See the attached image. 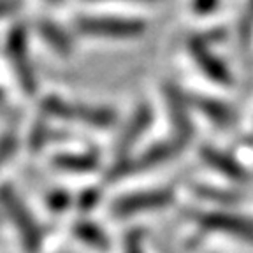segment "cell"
<instances>
[{"label":"cell","instance_id":"1","mask_svg":"<svg viewBox=\"0 0 253 253\" xmlns=\"http://www.w3.org/2000/svg\"><path fill=\"white\" fill-rule=\"evenodd\" d=\"M44 118H55L62 122H78L91 126V128H111L118 116L116 111L104 106H88V104L67 102L58 95H47L41 102Z\"/></svg>","mask_w":253,"mask_h":253},{"label":"cell","instance_id":"2","mask_svg":"<svg viewBox=\"0 0 253 253\" xmlns=\"http://www.w3.org/2000/svg\"><path fill=\"white\" fill-rule=\"evenodd\" d=\"M5 58L16 83L25 95H34L37 91V74L32 63L30 42H28V28L23 23H16L9 28L4 42Z\"/></svg>","mask_w":253,"mask_h":253},{"label":"cell","instance_id":"3","mask_svg":"<svg viewBox=\"0 0 253 253\" xmlns=\"http://www.w3.org/2000/svg\"><path fill=\"white\" fill-rule=\"evenodd\" d=\"M0 208L4 210L7 220L12 223L18 236H20L21 246L27 253H37L42 245V230L39 221L27 208L20 194L12 188L9 183L0 185Z\"/></svg>","mask_w":253,"mask_h":253},{"label":"cell","instance_id":"4","mask_svg":"<svg viewBox=\"0 0 253 253\" xmlns=\"http://www.w3.org/2000/svg\"><path fill=\"white\" fill-rule=\"evenodd\" d=\"M148 25L135 18L113 16H81L76 20V30L88 37L104 39H135L146 32Z\"/></svg>","mask_w":253,"mask_h":253},{"label":"cell","instance_id":"5","mask_svg":"<svg viewBox=\"0 0 253 253\" xmlns=\"http://www.w3.org/2000/svg\"><path fill=\"white\" fill-rule=\"evenodd\" d=\"M185 146H186L185 142L172 135V139L157 142V144L150 146L148 150H144L137 158L116 160V164L107 172V179H118L123 178V176H128V174L141 172V170H146L151 169V167L160 166V164H166L167 160H172V158L178 157L185 150Z\"/></svg>","mask_w":253,"mask_h":253},{"label":"cell","instance_id":"6","mask_svg":"<svg viewBox=\"0 0 253 253\" xmlns=\"http://www.w3.org/2000/svg\"><path fill=\"white\" fill-rule=\"evenodd\" d=\"M174 202V192L169 188H155V190H142L134 194L123 195L116 199L111 206V214L118 218L134 216L146 211L164 210Z\"/></svg>","mask_w":253,"mask_h":253},{"label":"cell","instance_id":"7","mask_svg":"<svg viewBox=\"0 0 253 253\" xmlns=\"http://www.w3.org/2000/svg\"><path fill=\"white\" fill-rule=\"evenodd\" d=\"M194 220L202 229L229 234L253 246V220L230 213H216V211L194 214Z\"/></svg>","mask_w":253,"mask_h":253},{"label":"cell","instance_id":"8","mask_svg":"<svg viewBox=\"0 0 253 253\" xmlns=\"http://www.w3.org/2000/svg\"><path fill=\"white\" fill-rule=\"evenodd\" d=\"M188 53L206 78H210L211 81L221 84V86H230L232 84V74H230L227 63L218 58V55L208 46L206 41L197 39V37L190 39Z\"/></svg>","mask_w":253,"mask_h":253},{"label":"cell","instance_id":"9","mask_svg":"<svg viewBox=\"0 0 253 253\" xmlns=\"http://www.w3.org/2000/svg\"><path fill=\"white\" fill-rule=\"evenodd\" d=\"M164 95H166V104L174 126V137H178L179 141L188 144L194 137V123H192V116H190L192 106L188 102V97L185 91H181L174 84H166Z\"/></svg>","mask_w":253,"mask_h":253},{"label":"cell","instance_id":"10","mask_svg":"<svg viewBox=\"0 0 253 253\" xmlns=\"http://www.w3.org/2000/svg\"><path fill=\"white\" fill-rule=\"evenodd\" d=\"M151 122H153V111L148 104H141L137 109L134 111V115L130 116L126 126L118 137V144H116V155L118 160H125L130 158V151L135 148L139 139L150 130Z\"/></svg>","mask_w":253,"mask_h":253},{"label":"cell","instance_id":"11","mask_svg":"<svg viewBox=\"0 0 253 253\" xmlns=\"http://www.w3.org/2000/svg\"><path fill=\"white\" fill-rule=\"evenodd\" d=\"M188 102L192 106V109H197L204 118H208L210 122L216 123L220 126H229L236 120V113L229 104L216 100L213 97H206V95H194L186 93Z\"/></svg>","mask_w":253,"mask_h":253},{"label":"cell","instance_id":"12","mask_svg":"<svg viewBox=\"0 0 253 253\" xmlns=\"http://www.w3.org/2000/svg\"><path fill=\"white\" fill-rule=\"evenodd\" d=\"M201 158L204 160V164L214 169L216 172H220L221 176L232 179V181H245L248 178L246 169L237 162L236 158L230 157L225 151L218 150L213 146H202L201 148Z\"/></svg>","mask_w":253,"mask_h":253},{"label":"cell","instance_id":"13","mask_svg":"<svg viewBox=\"0 0 253 253\" xmlns=\"http://www.w3.org/2000/svg\"><path fill=\"white\" fill-rule=\"evenodd\" d=\"M36 28L39 37L44 41V44L53 53L63 56V58H67L69 55H72V51H74L72 37L60 23H56L53 20H39Z\"/></svg>","mask_w":253,"mask_h":253},{"label":"cell","instance_id":"14","mask_svg":"<svg viewBox=\"0 0 253 253\" xmlns=\"http://www.w3.org/2000/svg\"><path fill=\"white\" fill-rule=\"evenodd\" d=\"M51 166L62 172L86 174L93 172L100 166V158L95 151H81V153H58L51 158Z\"/></svg>","mask_w":253,"mask_h":253},{"label":"cell","instance_id":"15","mask_svg":"<svg viewBox=\"0 0 253 253\" xmlns=\"http://www.w3.org/2000/svg\"><path fill=\"white\" fill-rule=\"evenodd\" d=\"M72 232H74V236L78 237L79 241L95 250L109 248V239H107L106 232L90 220H78L74 223V227H72Z\"/></svg>","mask_w":253,"mask_h":253},{"label":"cell","instance_id":"16","mask_svg":"<svg viewBox=\"0 0 253 253\" xmlns=\"http://www.w3.org/2000/svg\"><path fill=\"white\" fill-rule=\"evenodd\" d=\"M49 141H51V126H49V123L46 122L44 116H41L30 128L27 141L28 150L32 153H39V151H42L49 144Z\"/></svg>","mask_w":253,"mask_h":253},{"label":"cell","instance_id":"17","mask_svg":"<svg viewBox=\"0 0 253 253\" xmlns=\"http://www.w3.org/2000/svg\"><path fill=\"white\" fill-rule=\"evenodd\" d=\"M18 148H20V137L16 132L7 130L4 134H0V169L5 164H9V160L18 151Z\"/></svg>","mask_w":253,"mask_h":253},{"label":"cell","instance_id":"18","mask_svg":"<svg viewBox=\"0 0 253 253\" xmlns=\"http://www.w3.org/2000/svg\"><path fill=\"white\" fill-rule=\"evenodd\" d=\"M237 36H239V42L243 46H248L253 39V0H248L245 11L241 14V20L237 25Z\"/></svg>","mask_w":253,"mask_h":253},{"label":"cell","instance_id":"19","mask_svg":"<svg viewBox=\"0 0 253 253\" xmlns=\"http://www.w3.org/2000/svg\"><path fill=\"white\" fill-rule=\"evenodd\" d=\"M197 194L202 199H208V201H214V202H221V204H234L237 202V195L230 194V192H223V190H216V188H208V186H199Z\"/></svg>","mask_w":253,"mask_h":253},{"label":"cell","instance_id":"20","mask_svg":"<svg viewBox=\"0 0 253 253\" xmlns=\"http://www.w3.org/2000/svg\"><path fill=\"white\" fill-rule=\"evenodd\" d=\"M47 206H49V210L53 213H62L69 208L71 204V195L67 192H63V190H53L51 194H47Z\"/></svg>","mask_w":253,"mask_h":253},{"label":"cell","instance_id":"21","mask_svg":"<svg viewBox=\"0 0 253 253\" xmlns=\"http://www.w3.org/2000/svg\"><path fill=\"white\" fill-rule=\"evenodd\" d=\"M125 253H144L142 248V232L132 230L125 236Z\"/></svg>","mask_w":253,"mask_h":253},{"label":"cell","instance_id":"22","mask_svg":"<svg viewBox=\"0 0 253 253\" xmlns=\"http://www.w3.org/2000/svg\"><path fill=\"white\" fill-rule=\"evenodd\" d=\"M220 5V0H194L192 2V7L194 12L199 16H208L211 12H214Z\"/></svg>","mask_w":253,"mask_h":253},{"label":"cell","instance_id":"23","mask_svg":"<svg viewBox=\"0 0 253 253\" xmlns=\"http://www.w3.org/2000/svg\"><path fill=\"white\" fill-rule=\"evenodd\" d=\"M21 9V0H0V21L18 14Z\"/></svg>","mask_w":253,"mask_h":253},{"label":"cell","instance_id":"24","mask_svg":"<svg viewBox=\"0 0 253 253\" xmlns=\"http://www.w3.org/2000/svg\"><path fill=\"white\" fill-rule=\"evenodd\" d=\"M97 201H99V192H97V190H86V192H83L81 197H79V208L86 211V210H90V208H93V206L97 204Z\"/></svg>","mask_w":253,"mask_h":253},{"label":"cell","instance_id":"25","mask_svg":"<svg viewBox=\"0 0 253 253\" xmlns=\"http://www.w3.org/2000/svg\"><path fill=\"white\" fill-rule=\"evenodd\" d=\"M46 4H49V5H60L63 2V0H44Z\"/></svg>","mask_w":253,"mask_h":253},{"label":"cell","instance_id":"26","mask_svg":"<svg viewBox=\"0 0 253 253\" xmlns=\"http://www.w3.org/2000/svg\"><path fill=\"white\" fill-rule=\"evenodd\" d=\"M5 102V91H4V88L0 86V104H4Z\"/></svg>","mask_w":253,"mask_h":253},{"label":"cell","instance_id":"27","mask_svg":"<svg viewBox=\"0 0 253 253\" xmlns=\"http://www.w3.org/2000/svg\"><path fill=\"white\" fill-rule=\"evenodd\" d=\"M139 2H153V0H139Z\"/></svg>","mask_w":253,"mask_h":253}]
</instances>
